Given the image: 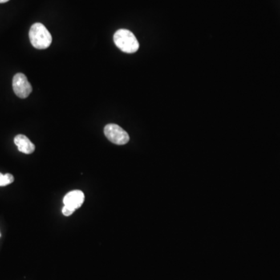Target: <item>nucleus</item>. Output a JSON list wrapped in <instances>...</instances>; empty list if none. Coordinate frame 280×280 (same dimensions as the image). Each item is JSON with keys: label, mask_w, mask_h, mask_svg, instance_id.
Returning <instances> with one entry per match:
<instances>
[{"label": "nucleus", "mask_w": 280, "mask_h": 280, "mask_svg": "<svg viewBox=\"0 0 280 280\" xmlns=\"http://www.w3.org/2000/svg\"><path fill=\"white\" fill-rule=\"evenodd\" d=\"M75 212V210L72 209L70 207H68L67 205H64L63 208H62V213L66 216H71L73 213Z\"/></svg>", "instance_id": "nucleus-8"}, {"label": "nucleus", "mask_w": 280, "mask_h": 280, "mask_svg": "<svg viewBox=\"0 0 280 280\" xmlns=\"http://www.w3.org/2000/svg\"><path fill=\"white\" fill-rule=\"evenodd\" d=\"M13 89L17 97L25 99L32 92V87L29 83L26 76L23 74H17L13 79Z\"/></svg>", "instance_id": "nucleus-4"}, {"label": "nucleus", "mask_w": 280, "mask_h": 280, "mask_svg": "<svg viewBox=\"0 0 280 280\" xmlns=\"http://www.w3.org/2000/svg\"><path fill=\"white\" fill-rule=\"evenodd\" d=\"M14 180V178L11 174H3L0 173V187L6 186L9 184H12Z\"/></svg>", "instance_id": "nucleus-7"}, {"label": "nucleus", "mask_w": 280, "mask_h": 280, "mask_svg": "<svg viewBox=\"0 0 280 280\" xmlns=\"http://www.w3.org/2000/svg\"><path fill=\"white\" fill-rule=\"evenodd\" d=\"M29 38L33 47L37 49H48L52 42L51 34L41 23H35L31 26Z\"/></svg>", "instance_id": "nucleus-1"}, {"label": "nucleus", "mask_w": 280, "mask_h": 280, "mask_svg": "<svg viewBox=\"0 0 280 280\" xmlns=\"http://www.w3.org/2000/svg\"><path fill=\"white\" fill-rule=\"evenodd\" d=\"M9 0H0V3H4V2H8Z\"/></svg>", "instance_id": "nucleus-9"}, {"label": "nucleus", "mask_w": 280, "mask_h": 280, "mask_svg": "<svg viewBox=\"0 0 280 280\" xmlns=\"http://www.w3.org/2000/svg\"><path fill=\"white\" fill-rule=\"evenodd\" d=\"M83 202H84V194L79 190H74L69 192L63 199L64 205H67L74 210L79 209V207L83 205Z\"/></svg>", "instance_id": "nucleus-5"}, {"label": "nucleus", "mask_w": 280, "mask_h": 280, "mask_svg": "<svg viewBox=\"0 0 280 280\" xmlns=\"http://www.w3.org/2000/svg\"><path fill=\"white\" fill-rule=\"evenodd\" d=\"M14 143L20 152L25 154H30L35 150V146L25 135H17L14 138Z\"/></svg>", "instance_id": "nucleus-6"}, {"label": "nucleus", "mask_w": 280, "mask_h": 280, "mask_svg": "<svg viewBox=\"0 0 280 280\" xmlns=\"http://www.w3.org/2000/svg\"><path fill=\"white\" fill-rule=\"evenodd\" d=\"M114 42L121 51L126 53H135L139 48V42L133 33L126 29L117 30L114 34Z\"/></svg>", "instance_id": "nucleus-2"}, {"label": "nucleus", "mask_w": 280, "mask_h": 280, "mask_svg": "<svg viewBox=\"0 0 280 280\" xmlns=\"http://www.w3.org/2000/svg\"><path fill=\"white\" fill-rule=\"evenodd\" d=\"M104 135L111 143L116 145H125L129 141V135L116 124H108L104 127Z\"/></svg>", "instance_id": "nucleus-3"}]
</instances>
